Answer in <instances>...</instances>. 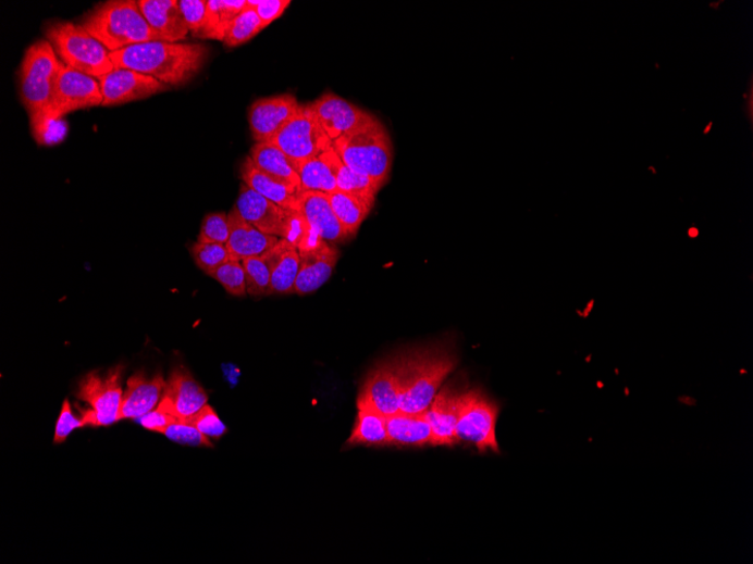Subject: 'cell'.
<instances>
[{
    "label": "cell",
    "instance_id": "6da1fadb",
    "mask_svg": "<svg viewBox=\"0 0 753 564\" xmlns=\"http://www.w3.org/2000/svg\"><path fill=\"white\" fill-rule=\"evenodd\" d=\"M208 49L200 43L150 41L110 52L114 68L153 77L168 86L190 82L202 70Z\"/></svg>",
    "mask_w": 753,
    "mask_h": 564
},
{
    "label": "cell",
    "instance_id": "7a4b0ae2",
    "mask_svg": "<svg viewBox=\"0 0 753 564\" xmlns=\"http://www.w3.org/2000/svg\"><path fill=\"white\" fill-rule=\"evenodd\" d=\"M399 388L400 412L422 414L456 365V359L441 349L405 353L392 361Z\"/></svg>",
    "mask_w": 753,
    "mask_h": 564
},
{
    "label": "cell",
    "instance_id": "3957f363",
    "mask_svg": "<svg viewBox=\"0 0 753 564\" xmlns=\"http://www.w3.org/2000/svg\"><path fill=\"white\" fill-rule=\"evenodd\" d=\"M342 162L383 186L393 165V145L384 124L372 114L357 128L333 141Z\"/></svg>",
    "mask_w": 753,
    "mask_h": 564
},
{
    "label": "cell",
    "instance_id": "277c9868",
    "mask_svg": "<svg viewBox=\"0 0 753 564\" xmlns=\"http://www.w3.org/2000/svg\"><path fill=\"white\" fill-rule=\"evenodd\" d=\"M82 26L109 52L161 41L148 25L138 2L134 0H113L101 4L86 15Z\"/></svg>",
    "mask_w": 753,
    "mask_h": 564
},
{
    "label": "cell",
    "instance_id": "5b68a950",
    "mask_svg": "<svg viewBox=\"0 0 753 564\" xmlns=\"http://www.w3.org/2000/svg\"><path fill=\"white\" fill-rule=\"evenodd\" d=\"M64 64L48 40L30 46L22 60L18 78L20 96L34 134L47 114L60 71Z\"/></svg>",
    "mask_w": 753,
    "mask_h": 564
},
{
    "label": "cell",
    "instance_id": "8992f818",
    "mask_svg": "<svg viewBox=\"0 0 753 564\" xmlns=\"http://www.w3.org/2000/svg\"><path fill=\"white\" fill-rule=\"evenodd\" d=\"M46 38L66 67L94 78L114 70L108 49L94 39L82 24L54 22L46 27Z\"/></svg>",
    "mask_w": 753,
    "mask_h": 564
},
{
    "label": "cell",
    "instance_id": "52a82bcc",
    "mask_svg": "<svg viewBox=\"0 0 753 564\" xmlns=\"http://www.w3.org/2000/svg\"><path fill=\"white\" fill-rule=\"evenodd\" d=\"M124 366L116 365L106 373L89 372L78 384V406L85 426L108 427L120 421L123 397L122 375Z\"/></svg>",
    "mask_w": 753,
    "mask_h": 564
},
{
    "label": "cell",
    "instance_id": "ba28073f",
    "mask_svg": "<svg viewBox=\"0 0 753 564\" xmlns=\"http://www.w3.org/2000/svg\"><path fill=\"white\" fill-rule=\"evenodd\" d=\"M499 412V404L483 391L461 392L455 430L457 443L473 446L481 454L489 451L499 454L496 440Z\"/></svg>",
    "mask_w": 753,
    "mask_h": 564
},
{
    "label": "cell",
    "instance_id": "9c48e42d",
    "mask_svg": "<svg viewBox=\"0 0 753 564\" xmlns=\"http://www.w3.org/2000/svg\"><path fill=\"white\" fill-rule=\"evenodd\" d=\"M102 104L103 93L98 78L64 65L55 83L51 105L39 129L34 134L36 140L46 145L47 133L53 123L75 111L102 106Z\"/></svg>",
    "mask_w": 753,
    "mask_h": 564
},
{
    "label": "cell",
    "instance_id": "30bf717a",
    "mask_svg": "<svg viewBox=\"0 0 753 564\" xmlns=\"http://www.w3.org/2000/svg\"><path fill=\"white\" fill-rule=\"evenodd\" d=\"M270 142L299 164L320 156L333 143L321 127L310 104L300 105L286 127Z\"/></svg>",
    "mask_w": 753,
    "mask_h": 564
},
{
    "label": "cell",
    "instance_id": "8fae6325",
    "mask_svg": "<svg viewBox=\"0 0 753 564\" xmlns=\"http://www.w3.org/2000/svg\"><path fill=\"white\" fill-rule=\"evenodd\" d=\"M103 93L102 106H118L148 99L165 91L169 86L135 71L114 68L98 78Z\"/></svg>",
    "mask_w": 753,
    "mask_h": 564
},
{
    "label": "cell",
    "instance_id": "7c38bea8",
    "mask_svg": "<svg viewBox=\"0 0 753 564\" xmlns=\"http://www.w3.org/2000/svg\"><path fill=\"white\" fill-rule=\"evenodd\" d=\"M235 208L248 224L261 233L284 239L293 210H286L260 196L246 184L240 185Z\"/></svg>",
    "mask_w": 753,
    "mask_h": 564
},
{
    "label": "cell",
    "instance_id": "4fadbf2b",
    "mask_svg": "<svg viewBox=\"0 0 753 564\" xmlns=\"http://www.w3.org/2000/svg\"><path fill=\"white\" fill-rule=\"evenodd\" d=\"M300 104L292 93H282L256 101L249 108L250 133L257 143L270 142L286 127Z\"/></svg>",
    "mask_w": 753,
    "mask_h": 564
},
{
    "label": "cell",
    "instance_id": "5bb4252c",
    "mask_svg": "<svg viewBox=\"0 0 753 564\" xmlns=\"http://www.w3.org/2000/svg\"><path fill=\"white\" fill-rule=\"evenodd\" d=\"M208 404L206 390L184 367L172 371L159 409L178 421H187Z\"/></svg>",
    "mask_w": 753,
    "mask_h": 564
},
{
    "label": "cell",
    "instance_id": "9a60e30c",
    "mask_svg": "<svg viewBox=\"0 0 753 564\" xmlns=\"http://www.w3.org/2000/svg\"><path fill=\"white\" fill-rule=\"evenodd\" d=\"M310 106L321 127L332 141L350 133L371 116L370 113L335 96L333 92L325 93V96L311 103Z\"/></svg>",
    "mask_w": 753,
    "mask_h": 564
},
{
    "label": "cell",
    "instance_id": "2e32d148",
    "mask_svg": "<svg viewBox=\"0 0 753 564\" xmlns=\"http://www.w3.org/2000/svg\"><path fill=\"white\" fill-rule=\"evenodd\" d=\"M166 388L162 374L149 378L139 372L132 376L123 391L120 419H139L160 404Z\"/></svg>",
    "mask_w": 753,
    "mask_h": 564
},
{
    "label": "cell",
    "instance_id": "e0dca14e",
    "mask_svg": "<svg viewBox=\"0 0 753 564\" xmlns=\"http://www.w3.org/2000/svg\"><path fill=\"white\" fill-rule=\"evenodd\" d=\"M230 239L226 243L232 260L242 262L270 252L280 238L266 235L244 221L234 206L229 213Z\"/></svg>",
    "mask_w": 753,
    "mask_h": 564
},
{
    "label": "cell",
    "instance_id": "ac0fdd59",
    "mask_svg": "<svg viewBox=\"0 0 753 564\" xmlns=\"http://www.w3.org/2000/svg\"><path fill=\"white\" fill-rule=\"evenodd\" d=\"M299 256L295 293L307 296L317 292L331 278L338 261V252L325 241L317 249L299 253Z\"/></svg>",
    "mask_w": 753,
    "mask_h": 564
},
{
    "label": "cell",
    "instance_id": "d6986e66",
    "mask_svg": "<svg viewBox=\"0 0 753 564\" xmlns=\"http://www.w3.org/2000/svg\"><path fill=\"white\" fill-rule=\"evenodd\" d=\"M138 7L161 41L178 43L190 34L176 0H139Z\"/></svg>",
    "mask_w": 753,
    "mask_h": 564
},
{
    "label": "cell",
    "instance_id": "ffe728a7",
    "mask_svg": "<svg viewBox=\"0 0 753 564\" xmlns=\"http://www.w3.org/2000/svg\"><path fill=\"white\" fill-rule=\"evenodd\" d=\"M458 389L446 387L434 397L425 412L431 426L434 447H453L457 444L456 424L458 421L459 398Z\"/></svg>",
    "mask_w": 753,
    "mask_h": 564
},
{
    "label": "cell",
    "instance_id": "44dd1931",
    "mask_svg": "<svg viewBox=\"0 0 753 564\" xmlns=\"http://www.w3.org/2000/svg\"><path fill=\"white\" fill-rule=\"evenodd\" d=\"M359 398L369 402L386 417L400 412L399 388L392 362L370 373Z\"/></svg>",
    "mask_w": 753,
    "mask_h": 564
},
{
    "label": "cell",
    "instance_id": "7402d4cb",
    "mask_svg": "<svg viewBox=\"0 0 753 564\" xmlns=\"http://www.w3.org/2000/svg\"><path fill=\"white\" fill-rule=\"evenodd\" d=\"M299 211L310 227L324 240L340 242L349 238L336 217L329 196L318 192L299 193Z\"/></svg>",
    "mask_w": 753,
    "mask_h": 564
},
{
    "label": "cell",
    "instance_id": "603a6c76",
    "mask_svg": "<svg viewBox=\"0 0 753 564\" xmlns=\"http://www.w3.org/2000/svg\"><path fill=\"white\" fill-rule=\"evenodd\" d=\"M250 160L256 166L282 185L300 193L299 163L272 142H259L250 149Z\"/></svg>",
    "mask_w": 753,
    "mask_h": 564
},
{
    "label": "cell",
    "instance_id": "cb8c5ba5",
    "mask_svg": "<svg viewBox=\"0 0 753 564\" xmlns=\"http://www.w3.org/2000/svg\"><path fill=\"white\" fill-rule=\"evenodd\" d=\"M240 177L244 184L271 202L286 210L299 211V192L271 178L256 166L250 156L242 165Z\"/></svg>",
    "mask_w": 753,
    "mask_h": 564
},
{
    "label": "cell",
    "instance_id": "d4e9b609",
    "mask_svg": "<svg viewBox=\"0 0 753 564\" xmlns=\"http://www.w3.org/2000/svg\"><path fill=\"white\" fill-rule=\"evenodd\" d=\"M388 446L434 447V438L425 413H397L387 417Z\"/></svg>",
    "mask_w": 753,
    "mask_h": 564
},
{
    "label": "cell",
    "instance_id": "484cf974",
    "mask_svg": "<svg viewBox=\"0 0 753 564\" xmlns=\"http://www.w3.org/2000/svg\"><path fill=\"white\" fill-rule=\"evenodd\" d=\"M347 446H388L387 417L360 398H358L357 422Z\"/></svg>",
    "mask_w": 753,
    "mask_h": 564
},
{
    "label": "cell",
    "instance_id": "4316f807",
    "mask_svg": "<svg viewBox=\"0 0 753 564\" xmlns=\"http://www.w3.org/2000/svg\"><path fill=\"white\" fill-rule=\"evenodd\" d=\"M320 156L331 168L338 191L354 195L372 202L375 201V195L379 193L382 186L345 165L333 147L328 149Z\"/></svg>",
    "mask_w": 753,
    "mask_h": 564
},
{
    "label": "cell",
    "instance_id": "83f0119b",
    "mask_svg": "<svg viewBox=\"0 0 753 564\" xmlns=\"http://www.w3.org/2000/svg\"><path fill=\"white\" fill-rule=\"evenodd\" d=\"M289 245L285 239H280L277 245L264 255L242 261L248 294L255 297L272 294L271 275L273 266Z\"/></svg>",
    "mask_w": 753,
    "mask_h": 564
},
{
    "label": "cell",
    "instance_id": "f1b7e54d",
    "mask_svg": "<svg viewBox=\"0 0 753 564\" xmlns=\"http://www.w3.org/2000/svg\"><path fill=\"white\" fill-rule=\"evenodd\" d=\"M328 196L338 222L351 237L365 222L374 202L338 190Z\"/></svg>",
    "mask_w": 753,
    "mask_h": 564
},
{
    "label": "cell",
    "instance_id": "f546056e",
    "mask_svg": "<svg viewBox=\"0 0 753 564\" xmlns=\"http://www.w3.org/2000/svg\"><path fill=\"white\" fill-rule=\"evenodd\" d=\"M300 193L318 192L331 195L337 191L336 180L321 156L299 164Z\"/></svg>",
    "mask_w": 753,
    "mask_h": 564
},
{
    "label": "cell",
    "instance_id": "4dcf8cb0",
    "mask_svg": "<svg viewBox=\"0 0 753 564\" xmlns=\"http://www.w3.org/2000/svg\"><path fill=\"white\" fill-rule=\"evenodd\" d=\"M299 266L300 256L298 249L289 245L273 266L271 275L272 294L295 293Z\"/></svg>",
    "mask_w": 753,
    "mask_h": 564
},
{
    "label": "cell",
    "instance_id": "1f68e13d",
    "mask_svg": "<svg viewBox=\"0 0 753 564\" xmlns=\"http://www.w3.org/2000/svg\"><path fill=\"white\" fill-rule=\"evenodd\" d=\"M263 29L264 27L260 17L252 9L247 8L233 22L224 40V45L227 48L239 47L252 40Z\"/></svg>",
    "mask_w": 753,
    "mask_h": 564
},
{
    "label": "cell",
    "instance_id": "d6a6232c",
    "mask_svg": "<svg viewBox=\"0 0 753 564\" xmlns=\"http://www.w3.org/2000/svg\"><path fill=\"white\" fill-rule=\"evenodd\" d=\"M190 253L197 266L207 275L232 260L227 246L222 243L197 241L190 248Z\"/></svg>",
    "mask_w": 753,
    "mask_h": 564
},
{
    "label": "cell",
    "instance_id": "836d02e7",
    "mask_svg": "<svg viewBox=\"0 0 753 564\" xmlns=\"http://www.w3.org/2000/svg\"><path fill=\"white\" fill-rule=\"evenodd\" d=\"M209 276L214 278L218 284H221L231 296L240 298L247 294L246 277L242 262L231 260L218 267Z\"/></svg>",
    "mask_w": 753,
    "mask_h": 564
},
{
    "label": "cell",
    "instance_id": "e575fe53",
    "mask_svg": "<svg viewBox=\"0 0 753 564\" xmlns=\"http://www.w3.org/2000/svg\"><path fill=\"white\" fill-rule=\"evenodd\" d=\"M230 234L229 214L225 212L209 213L203 218L198 242L226 245Z\"/></svg>",
    "mask_w": 753,
    "mask_h": 564
},
{
    "label": "cell",
    "instance_id": "d590c367",
    "mask_svg": "<svg viewBox=\"0 0 753 564\" xmlns=\"http://www.w3.org/2000/svg\"><path fill=\"white\" fill-rule=\"evenodd\" d=\"M163 434L169 440L183 446L193 448H212L209 438L205 436L194 425L184 421H176L171 424Z\"/></svg>",
    "mask_w": 753,
    "mask_h": 564
},
{
    "label": "cell",
    "instance_id": "8d00e7d4",
    "mask_svg": "<svg viewBox=\"0 0 753 564\" xmlns=\"http://www.w3.org/2000/svg\"><path fill=\"white\" fill-rule=\"evenodd\" d=\"M183 20L194 37H199L207 21L208 0H178Z\"/></svg>",
    "mask_w": 753,
    "mask_h": 564
},
{
    "label": "cell",
    "instance_id": "74e56055",
    "mask_svg": "<svg viewBox=\"0 0 753 564\" xmlns=\"http://www.w3.org/2000/svg\"><path fill=\"white\" fill-rule=\"evenodd\" d=\"M184 422L194 425L205 436H207L209 440L210 438H213V440H219V438L223 437L227 433L226 425L219 419L218 415L209 404H206L203 409L194 417Z\"/></svg>",
    "mask_w": 753,
    "mask_h": 564
},
{
    "label": "cell",
    "instance_id": "f35d334b",
    "mask_svg": "<svg viewBox=\"0 0 753 564\" xmlns=\"http://www.w3.org/2000/svg\"><path fill=\"white\" fill-rule=\"evenodd\" d=\"M291 4V0H247V8L257 13L264 28L284 14Z\"/></svg>",
    "mask_w": 753,
    "mask_h": 564
},
{
    "label": "cell",
    "instance_id": "ab89813d",
    "mask_svg": "<svg viewBox=\"0 0 753 564\" xmlns=\"http://www.w3.org/2000/svg\"><path fill=\"white\" fill-rule=\"evenodd\" d=\"M83 427H86L83 419L74 415L71 402L65 400L57 422L53 443H64L75 429Z\"/></svg>",
    "mask_w": 753,
    "mask_h": 564
},
{
    "label": "cell",
    "instance_id": "60d3db41",
    "mask_svg": "<svg viewBox=\"0 0 753 564\" xmlns=\"http://www.w3.org/2000/svg\"><path fill=\"white\" fill-rule=\"evenodd\" d=\"M175 417L157 406L156 410L139 418L140 425L151 431L162 433L174 422Z\"/></svg>",
    "mask_w": 753,
    "mask_h": 564
}]
</instances>
